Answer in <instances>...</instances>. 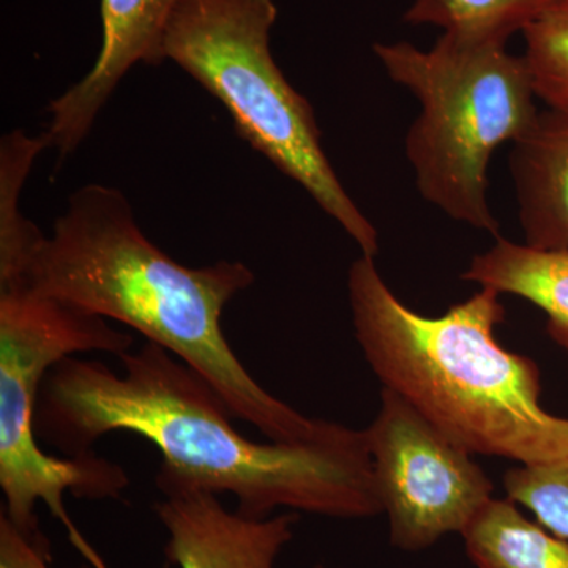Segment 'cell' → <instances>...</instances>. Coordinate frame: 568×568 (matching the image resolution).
Returning a JSON list of instances; mask_svg holds the SVG:
<instances>
[{
  "label": "cell",
  "mask_w": 568,
  "mask_h": 568,
  "mask_svg": "<svg viewBox=\"0 0 568 568\" xmlns=\"http://www.w3.org/2000/svg\"><path fill=\"white\" fill-rule=\"evenodd\" d=\"M51 148L47 133L28 136L14 130L0 145V286L17 282L32 250L44 237L20 211V194L33 162Z\"/></svg>",
  "instance_id": "cell-13"
},
{
  "label": "cell",
  "mask_w": 568,
  "mask_h": 568,
  "mask_svg": "<svg viewBox=\"0 0 568 568\" xmlns=\"http://www.w3.org/2000/svg\"><path fill=\"white\" fill-rule=\"evenodd\" d=\"M555 0H414L405 21L477 43L507 44Z\"/></svg>",
  "instance_id": "cell-14"
},
{
  "label": "cell",
  "mask_w": 568,
  "mask_h": 568,
  "mask_svg": "<svg viewBox=\"0 0 568 568\" xmlns=\"http://www.w3.org/2000/svg\"><path fill=\"white\" fill-rule=\"evenodd\" d=\"M462 537L478 568H568V540L530 521L510 499L493 497Z\"/></svg>",
  "instance_id": "cell-12"
},
{
  "label": "cell",
  "mask_w": 568,
  "mask_h": 568,
  "mask_svg": "<svg viewBox=\"0 0 568 568\" xmlns=\"http://www.w3.org/2000/svg\"><path fill=\"white\" fill-rule=\"evenodd\" d=\"M20 283L140 332L203 377L234 418L275 443L313 439L331 425L261 387L227 343L223 312L254 283L248 265L175 263L142 233L118 189L91 183L71 194L50 237L29 254L21 278L6 286Z\"/></svg>",
  "instance_id": "cell-2"
},
{
  "label": "cell",
  "mask_w": 568,
  "mask_h": 568,
  "mask_svg": "<svg viewBox=\"0 0 568 568\" xmlns=\"http://www.w3.org/2000/svg\"><path fill=\"white\" fill-rule=\"evenodd\" d=\"M133 336L108 320L59 298L37 293L26 284L0 287V488L2 515L24 532L39 530L37 506L44 503L78 536L63 507V496L112 499L129 487L118 463L93 452L51 457L39 447L37 406L44 377L77 354L118 355L132 351Z\"/></svg>",
  "instance_id": "cell-6"
},
{
  "label": "cell",
  "mask_w": 568,
  "mask_h": 568,
  "mask_svg": "<svg viewBox=\"0 0 568 568\" xmlns=\"http://www.w3.org/2000/svg\"><path fill=\"white\" fill-rule=\"evenodd\" d=\"M276 18L275 0H186L170 22L164 55L226 108L239 136L297 182L362 254L376 257L375 224L325 155L312 103L287 82L272 55Z\"/></svg>",
  "instance_id": "cell-5"
},
{
  "label": "cell",
  "mask_w": 568,
  "mask_h": 568,
  "mask_svg": "<svg viewBox=\"0 0 568 568\" xmlns=\"http://www.w3.org/2000/svg\"><path fill=\"white\" fill-rule=\"evenodd\" d=\"M186 0H102L103 40L92 70L52 100L51 148L61 160L70 156L91 133L93 123L119 82L138 63L166 61L164 39L175 11Z\"/></svg>",
  "instance_id": "cell-8"
},
{
  "label": "cell",
  "mask_w": 568,
  "mask_h": 568,
  "mask_svg": "<svg viewBox=\"0 0 568 568\" xmlns=\"http://www.w3.org/2000/svg\"><path fill=\"white\" fill-rule=\"evenodd\" d=\"M504 488L507 499L528 508L538 525L568 540V455L514 467L504 477Z\"/></svg>",
  "instance_id": "cell-16"
},
{
  "label": "cell",
  "mask_w": 568,
  "mask_h": 568,
  "mask_svg": "<svg viewBox=\"0 0 568 568\" xmlns=\"http://www.w3.org/2000/svg\"><path fill=\"white\" fill-rule=\"evenodd\" d=\"M365 432L395 548L422 551L462 536L493 499L495 487L473 454L395 392L383 388Z\"/></svg>",
  "instance_id": "cell-7"
},
{
  "label": "cell",
  "mask_w": 568,
  "mask_h": 568,
  "mask_svg": "<svg viewBox=\"0 0 568 568\" xmlns=\"http://www.w3.org/2000/svg\"><path fill=\"white\" fill-rule=\"evenodd\" d=\"M508 170L525 245L568 253V110L538 112L529 132L510 144Z\"/></svg>",
  "instance_id": "cell-10"
},
{
  "label": "cell",
  "mask_w": 568,
  "mask_h": 568,
  "mask_svg": "<svg viewBox=\"0 0 568 568\" xmlns=\"http://www.w3.org/2000/svg\"><path fill=\"white\" fill-rule=\"evenodd\" d=\"M51 562L50 541L40 529L24 532L0 515V568H51Z\"/></svg>",
  "instance_id": "cell-17"
},
{
  "label": "cell",
  "mask_w": 568,
  "mask_h": 568,
  "mask_svg": "<svg viewBox=\"0 0 568 568\" xmlns=\"http://www.w3.org/2000/svg\"><path fill=\"white\" fill-rule=\"evenodd\" d=\"M521 33L537 99L568 110V0L549 3Z\"/></svg>",
  "instance_id": "cell-15"
},
{
  "label": "cell",
  "mask_w": 568,
  "mask_h": 568,
  "mask_svg": "<svg viewBox=\"0 0 568 568\" xmlns=\"http://www.w3.org/2000/svg\"><path fill=\"white\" fill-rule=\"evenodd\" d=\"M361 254L347 272L354 334L384 388L473 455L538 465L568 455V418L541 406L536 362L496 339L506 317L491 287L428 317L407 308Z\"/></svg>",
  "instance_id": "cell-3"
},
{
  "label": "cell",
  "mask_w": 568,
  "mask_h": 568,
  "mask_svg": "<svg viewBox=\"0 0 568 568\" xmlns=\"http://www.w3.org/2000/svg\"><path fill=\"white\" fill-rule=\"evenodd\" d=\"M316 568H331V567L317 566Z\"/></svg>",
  "instance_id": "cell-18"
},
{
  "label": "cell",
  "mask_w": 568,
  "mask_h": 568,
  "mask_svg": "<svg viewBox=\"0 0 568 568\" xmlns=\"http://www.w3.org/2000/svg\"><path fill=\"white\" fill-rule=\"evenodd\" d=\"M373 52L420 104L405 140L420 196L455 222L499 237L489 163L500 145L528 133L540 112L523 55L448 33L429 50L398 41L376 43Z\"/></svg>",
  "instance_id": "cell-4"
},
{
  "label": "cell",
  "mask_w": 568,
  "mask_h": 568,
  "mask_svg": "<svg viewBox=\"0 0 568 568\" xmlns=\"http://www.w3.org/2000/svg\"><path fill=\"white\" fill-rule=\"evenodd\" d=\"M153 508L168 532L164 556L179 568H275L297 523L295 514L244 517L204 489L166 493Z\"/></svg>",
  "instance_id": "cell-9"
},
{
  "label": "cell",
  "mask_w": 568,
  "mask_h": 568,
  "mask_svg": "<svg viewBox=\"0 0 568 568\" xmlns=\"http://www.w3.org/2000/svg\"><path fill=\"white\" fill-rule=\"evenodd\" d=\"M462 278L536 305L547 315L548 335L568 351V253L540 252L499 235Z\"/></svg>",
  "instance_id": "cell-11"
},
{
  "label": "cell",
  "mask_w": 568,
  "mask_h": 568,
  "mask_svg": "<svg viewBox=\"0 0 568 568\" xmlns=\"http://www.w3.org/2000/svg\"><path fill=\"white\" fill-rule=\"evenodd\" d=\"M121 375L100 361L65 358L44 377L37 436L73 455L110 433L144 437L162 455V495L204 489L237 499L244 517L276 508L321 517L383 514L365 429L335 424L301 443H254L189 365L155 343L119 357Z\"/></svg>",
  "instance_id": "cell-1"
}]
</instances>
